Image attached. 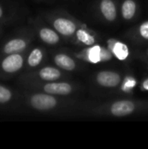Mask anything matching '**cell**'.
Masks as SVG:
<instances>
[{
  "instance_id": "obj_23",
  "label": "cell",
  "mask_w": 148,
  "mask_h": 149,
  "mask_svg": "<svg viewBox=\"0 0 148 149\" xmlns=\"http://www.w3.org/2000/svg\"><path fill=\"white\" fill-rule=\"evenodd\" d=\"M146 54H147V56L148 57V48L147 49V51H146Z\"/></svg>"
},
{
  "instance_id": "obj_18",
  "label": "cell",
  "mask_w": 148,
  "mask_h": 149,
  "mask_svg": "<svg viewBox=\"0 0 148 149\" xmlns=\"http://www.w3.org/2000/svg\"><path fill=\"white\" fill-rule=\"evenodd\" d=\"M128 35L130 38L136 42H148V20L141 22L139 25L131 30Z\"/></svg>"
},
{
  "instance_id": "obj_6",
  "label": "cell",
  "mask_w": 148,
  "mask_h": 149,
  "mask_svg": "<svg viewBox=\"0 0 148 149\" xmlns=\"http://www.w3.org/2000/svg\"><path fill=\"white\" fill-rule=\"evenodd\" d=\"M67 77L65 71L61 70L58 66L54 65H41L40 67L29 71L24 72L18 78L19 82L24 81H57L63 80Z\"/></svg>"
},
{
  "instance_id": "obj_10",
  "label": "cell",
  "mask_w": 148,
  "mask_h": 149,
  "mask_svg": "<svg viewBox=\"0 0 148 149\" xmlns=\"http://www.w3.org/2000/svg\"><path fill=\"white\" fill-rule=\"evenodd\" d=\"M124 78L119 72L113 70H101L94 76L96 85L105 89H117L120 87Z\"/></svg>"
},
{
  "instance_id": "obj_16",
  "label": "cell",
  "mask_w": 148,
  "mask_h": 149,
  "mask_svg": "<svg viewBox=\"0 0 148 149\" xmlns=\"http://www.w3.org/2000/svg\"><path fill=\"white\" fill-rule=\"evenodd\" d=\"M110 51L112 52L114 58H116L119 60H126L127 59L129 56V48L128 46L115 38H110L107 40V45H106Z\"/></svg>"
},
{
  "instance_id": "obj_4",
  "label": "cell",
  "mask_w": 148,
  "mask_h": 149,
  "mask_svg": "<svg viewBox=\"0 0 148 149\" xmlns=\"http://www.w3.org/2000/svg\"><path fill=\"white\" fill-rule=\"evenodd\" d=\"M23 88L43 92L45 93L60 96V97H68L78 90V86L72 82L67 80H57V81H48V82H40V81H24L19 82Z\"/></svg>"
},
{
  "instance_id": "obj_2",
  "label": "cell",
  "mask_w": 148,
  "mask_h": 149,
  "mask_svg": "<svg viewBox=\"0 0 148 149\" xmlns=\"http://www.w3.org/2000/svg\"><path fill=\"white\" fill-rule=\"evenodd\" d=\"M84 109L91 116L125 118L148 113V100L120 99L85 107Z\"/></svg>"
},
{
  "instance_id": "obj_11",
  "label": "cell",
  "mask_w": 148,
  "mask_h": 149,
  "mask_svg": "<svg viewBox=\"0 0 148 149\" xmlns=\"http://www.w3.org/2000/svg\"><path fill=\"white\" fill-rule=\"evenodd\" d=\"M46 58H47V52L44 47L31 46L26 53L25 66L24 72H29L40 67L46 60Z\"/></svg>"
},
{
  "instance_id": "obj_17",
  "label": "cell",
  "mask_w": 148,
  "mask_h": 149,
  "mask_svg": "<svg viewBox=\"0 0 148 149\" xmlns=\"http://www.w3.org/2000/svg\"><path fill=\"white\" fill-rule=\"evenodd\" d=\"M18 92L13 90L11 87L0 84V106L6 107L17 102Z\"/></svg>"
},
{
  "instance_id": "obj_22",
  "label": "cell",
  "mask_w": 148,
  "mask_h": 149,
  "mask_svg": "<svg viewBox=\"0 0 148 149\" xmlns=\"http://www.w3.org/2000/svg\"><path fill=\"white\" fill-rule=\"evenodd\" d=\"M2 31H3V26H2V24H0V35H1Z\"/></svg>"
},
{
  "instance_id": "obj_5",
  "label": "cell",
  "mask_w": 148,
  "mask_h": 149,
  "mask_svg": "<svg viewBox=\"0 0 148 149\" xmlns=\"http://www.w3.org/2000/svg\"><path fill=\"white\" fill-rule=\"evenodd\" d=\"M43 18L63 38L70 40H72L77 30L82 24V23L72 16L56 11L44 13Z\"/></svg>"
},
{
  "instance_id": "obj_3",
  "label": "cell",
  "mask_w": 148,
  "mask_h": 149,
  "mask_svg": "<svg viewBox=\"0 0 148 149\" xmlns=\"http://www.w3.org/2000/svg\"><path fill=\"white\" fill-rule=\"evenodd\" d=\"M36 34L31 27H24L8 37L0 46V54L21 53L31 47Z\"/></svg>"
},
{
  "instance_id": "obj_12",
  "label": "cell",
  "mask_w": 148,
  "mask_h": 149,
  "mask_svg": "<svg viewBox=\"0 0 148 149\" xmlns=\"http://www.w3.org/2000/svg\"><path fill=\"white\" fill-rule=\"evenodd\" d=\"M97 11L99 17L106 23H114L119 17V9L115 0H99Z\"/></svg>"
},
{
  "instance_id": "obj_9",
  "label": "cell",
  "mask_w": 148,
  "mask_h": 149,
  "mask_svg": "<svg viewBox=\"0 0 148 149\" xmlns=\"http://www.w3.org/2000/svg\"><path fill=\"white\" fill-rule=\"evenodd\" d=\"M74 55L77 58L92 64L107 62L113 58L112 52L107 46L98 44L92 46L85 47V49L78 53H74Z\"/></svg>"
},
{
  "instance_id": "obj_13",
  "label": "cell",
  "mask_w": 148,
  "mask_h": 149,
  "mask_svg": "<svg viewBox=\"0 0 148 149\" xmlns=\"http://www.w3.org/2000/svg\"><path fill=\"white\" fill-rule=\"evenodd\" d=\"M72 41L78 45L88 47L97 45L98 38L92 30L89 29L85 24H82L77 30Z\"/></svg>"
},
{
  "instance_id": "obj_20",
  "label": "cell",
  "mask_w": 148,
  "mask_h": 149,
  "mask_svg": "<svg viewBox=\"0 0 148 149\" xmlns=\"http://www.w3.org/2000/svg\"><path fill=\"white\" fill-rule=\"evenodd\" d=\"M135 85L136 79L134 78H128V79H124L119 88H120L125 93H132L133 88L135 87Z\"/></svg>"
},
{
  "instance_id": "obj_8",
  "label": "cell",
  "mask_w": 148,
  "mask_h": 149,
  "mask_svg": "<svg viewBox=\"0 0 148 149\" xmlns=\"http://www.w3.org/2000/svg\"><path fill=\"white\" fill-rule=\"evenodd\" d=\"M29 23L36 36L44 45L49 46H56L61 43V39L63 38L46 21L44 22V18H31Z\"/></svg>"
},
{
  "instance_id": "obj_15",
  "label": "cell",
  "mask_w": 148,
  "mask_h": 149,
  "mask_svg": "<svg viewBox=\"0 0 148 149\" xmlns=\"http://www.w3.org/2000/svg\"><path fill=\"white\" fill-rule=\"evenodd\" d=\"M139 11V3L136 0H123L120 3V13L121 18L126 22L133 20Z\"/></svg>"
},
{
  "instance_id": "obj_7",
  "label": "cell",
  "mask_w": 148,
  "mask_h": 149,
  "mask_svg": "<svg viewBox=\"0 0 148 149\" xmlns=\"http://www.w3.org/2000/svg\"><path fill=\"white\" fill-rule=\"evenodd\" d=\"M25 52L0 54V79L8 80L23 72L25 66Z\"/></svg>"
},
{
  "instance_id": "obj_19",
  "label": "cell",
  "mask_w": 148,
  "mask_h": 149,
  "mask_svg": "<svg viewBox=\"0 0 148 149\" xmlns=\"http://www.w3.org/2000/svg\"><path fill=\"white\" fill-rule=\"evenodd\" d=\"M16 10L10 5L0 2V24L13 21L16 17Z\"/></svg>"
},
{
  "instance_id": "obj_14",
  "label": "cell",
  "mask_w": 148,
  "mask_h": 149,
  "mask_svg": "<svg viewBox=\"0 0 148 149\" xmlns=\"http://www.w3.org/2000/svg\"><path fill=\"white\" fill-rule=\"evenodd\" d=\"M52 61L56 66L65 72H74L79 66L75 58L65 52H55L52 55Z\"/></svg>"
},
{
  "instance_id": "obj_1",
  "label": "cell",
  "mask_w": 148,
  "mask_h": 149,
  "mask_svg": "<svg viewBox=\"0 0 148 149\" xmlns=\"http://www.w3.org/2000/svg\"><path fill=\"white\" fill-rule=\"evenodd\" d=\"M17 103L30 110L46 114L59 113L67 111V109L79 107L76 101L67 99V97L56 96L24 88L18 92Z\"/></svg>"
},
{
  "instance_id": "obj_21",
  "label": "cell",
  "mask_w": 148,
  "mask_h": 149,
  "mask_svg": "<svg viewBox=\"0 0 148 149\" xmlns=\"http://www.w3.org/2000/svg\"><path fill=\"white\" fill-rule=\"evenodd\" d=\"M140 89L143 91V92H148V76H147L140 83Z\"/></svg>"
}]
</instances>
